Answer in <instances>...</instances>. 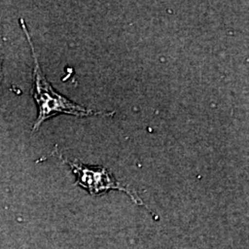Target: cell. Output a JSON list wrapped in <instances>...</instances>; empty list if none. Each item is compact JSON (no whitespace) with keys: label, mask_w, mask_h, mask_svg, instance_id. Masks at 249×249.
Returning <instances> with one entry per match:
<instances>
[{"label":"cell","mask_w":249,"mask_h":249,"mask_svg":"<svg viewBox=\"0 0 249 249\" xmlns=\"http://www.w3.org/2000/svg\"><path fill=\"white\" fill-rule=\"evenodd\" d=\"M20 28L26 36L28 44L30 45L33 59H34V70H33V97L38 107V116L33 126V131H36L40 126L57 115H70V116L86 117V116H97L105 114L102 112H96L71 101L70 99L63 96L59 92L53 89L51 83L47 80L44 72L41 69L36 48L33 43V39L27 29L26 23L22 18H19Z\"/></svg>","instance_id":"obj_1"},{"label":"cell","mask_w":249,"mask_h":249,"mask_svg":"<svg viewBox=\"0 0 249 249\" xmlns=\"http://www.w3.org/2000/svg\"><path fill=\"white\" fill-rule=\"evenodd\" d=\"M54 154L64 163L70 166L72 173L76 177L75 185L87 190L89 195L93 196H101L110 190H118L125 193L135 204L144 206L149 210V208L144 204L139 195L131 188L117 181L112 172L107 169V167L89 166L81 163L79 160H69L57 151H54Z\"/></svg>","instance_id":"obj_2"},{"label":"cell","mask_w":249,"mask_h":249,"mask_svg":"<svg viewBox=\"0 0 249 249\" xmlns=\"http://www.w3.org/2000/svg\"><path fill=\"white\" fill-rule=\"evenodd\" d=\"M0 83H1V57H0Z\"/></svg>","instance_id":"obj_3"}]
</instances>
